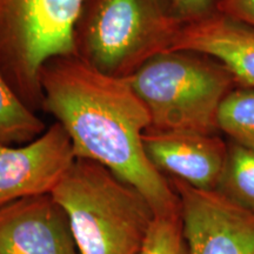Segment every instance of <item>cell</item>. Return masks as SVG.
I'll list each match as a JSON object with an SVG mask.
<instances>
[{"mask_svg": "<svg viewBox=\"0 0 254 254\" xmlns=\"http://www.w3.org/2000/svg\"><path fill=\"white\" fill-rule=\"evenodd\" d=\"M180 27L168 0H86L75 26V56L105 74L128 78L170 51Z\"/></svg>", "mask_w": 254, "mask_h": 254, "instance_id": "4", "label": "cell"}, {"mask_svg": "<svg viewBox=\"0 0 254 254\" xmlns=\"http://www.w3.org/2000/svg\"><path fill=\"white\" fill-rule=\"evenodd\" d=\"M218 128L231 141L254 150V88L232 90L220 105Z\"/></svg>", "mask_w": 254, "mask_h": 254, "instance_id": "13", "label": "cell"}, {"mask_svg": "<svg viewBox=\"0 0 254 254\" xmlns=\"http://www.w3.org/2000/svg\"><path fill=\"white\" fill-rule=\"evenodd\" d=\"M45 131V123L24 103L0 69V146L26 144Z\"/></svg>", "mask_w": 254, "mask_h": 254, "instance_id": "11", "label": "cell"}, {"mask_svg": "<svg viewBox=\"0 0 254 254\" xmlns=\"http://www.w3.org/2000/svg\"><path fill=\"white\" fill-rule=\"evenodd\" d=\"M51 194L67 214L80 254H141L155 213L109 168L75 159Z\"/></svg>", "mask_w": 254, "mask_h": 254, "instance_id": "2", "label": "cell"}, {"mask_svg": "<svg viewBox=\"0 0 254 254\" xmlns=\"http://www.w3.org/2000/svg\"><path fill=\"white\" fill-rule=\"evenodd\" d=\"M127 79L160 132L217 134L222 100L239 86L224 64L192 51L154 56Z\"/></svg>", "mask_w": 254, "mask_h": 254, "instance_id": "3", "label": "cell"}, {"mask_svg": "<svg viewBox=\"0 0 254 254\" xmlns=\"http://www.w3.org/2000/svg\"><path fill=\"white\" fill-rule=\"evenodd\" d=\"M217 192L254 213V150L228 142L227 157Z\"/></svg>", "mask_w": 254, "mask_h": 254, "instance_id": "12", "label": "cell"}, {"mask_svg": "<svg viewBox=\"0 0 254 254\" xmlns=\"http://www.w3.org/2000/svg\"><path fill=\"white\" fill-rule=\"evenodd\" d=\"M75 159L71 139L57 122L30 142L0 146V207L51 194Z\"/></svg>", "mask_w": 254, "mask_h": 254, "instance_id": "7", "label": "cell"}, {"mask_svg": "<svg viewBox=\"0 0 254 254\" xmlns=\"http://www.w3.org/2000/svg\"><path fill=\"white\" fill-rule=\"evenodd\" d=\"M167 179L180 201L189 254H254V213L217 190Z\"/></svg>", "mask_w": 254, "mask_h": 254, "instance_id": "6", "label": "cell"}, {"mask_svg": "<svg viewBox=\"0 0 254 254\" xmlns=\"http://www.w3.org/2000/svg\"><path fill=\"white\" fill-rule=\"evenodd\" d=\"M40 88L43 109L67 133L75 158L103 165L135 187L155 215L180 214L170 180L145 151L150 113L128 79L105 74L72 55L44 66Z\"/></svg>", "mask_w": 254, "mask_h": 254, "instance_id": "1", "label": "cell"}, {"mask_svg": "<svg viewBox=\"0 0 254 254\" xmlns=\"http://www.w3.org/2000/svg\"><path fill=\"white\" fill-rule=\"evenodd\" d=\"M0 254H80L66 212L52 194L0 207Z\"/></svg>", "mask_w": 254, "mask_h": 254, "instance_id": "8", "label": "cell"}, {"mask_svg": "<svg viewBox=\"0 0 254 254\" xmlns=\"http://www.w3.org/2000/svg\"><path fill=\"white\" fill-rule=\"evenodd\" d=\"M141 254H189L182 213L155 215Z\"/></svg>", "mask_w": 254, "mask_h": 254, "instance_id": "14", "label": "cell"}, {"mask_svg": "<svg viewBox=\"0 0 254 254\" xmlns=\"http://www.w3.org/2000/svg\"><path fill=\"white\" fill-rule=\"evenodd\" d=\"M142 139L147 157L164 176L201 190H217L228 150L220 136L148 128Z\"/></svg>", "mask_w": 254, "mask_h": 254, "instance_id": "9", "label": "cell"}, {"mask_svg": "<svg viewBox=\"0 0 254 254\" xmlns=\"http://www.w3.org/2000/svg\"><path fill=\"white\" fill-rule=\"evenodd\" d=\"M217 12L254 27V0H220Z\"/></svg>", "mask_w": 254, "mask_h": 254, "instance_id": "16", "label": "cell"}, {"mask_svg": "<svg viewBox=\"0 0 254 254\" xmlns=\"http://www.w3.org/2000/svg\"><path fill=\"white\" fill-rule=\"evenodd\" d=\"M86 0H0V69L24 103L43 107L41 69L75 55L74 32Z\"/></svg>", "mask_w": 254, "mask_h": 254, "instance_id": "5", "label": "cell"}, {"mask_svg": "<svg viewBox=\"0 0 254 254\" xmlns=\"http://www.w3.org/2000/svg\"><path fill=\"white\" fill-rule=\"evenodd\" d=\"M220 0H168L170 11L180 24L196 21L217 12Z\"/></svg>", "mask_w": 254, "mask_h": 254, "instance_id": "15", "label": "cell"}, {"mask_svg": "<svg viewBox=\"0 0 254 254\" xmlns=\"http://www.w3.org/2000/svg\"><path fill=\"white\" fill-rule=\"evenodd\" d=\"M170 51H192L224 64L239 86L254 88V27L214 12L184 24Z\"/></svg>", "mask_w": 254, "mask_h": 254, "instance_id": "10", "label": "cell"}]
</instances>
